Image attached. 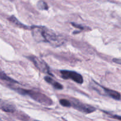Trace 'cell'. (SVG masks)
Returning a JSON list of instances; mask_svg holds the SVG:
<instances>
[{"label":"cell","mask_w":121,"mask_h":121,"mask_svg":"<svg viewBox=\"0 0 121 121\" xmlns=\"http://www.w3.org/2000/svg\"><path fill=\"white\" fill-rule=\"evenodd\" d=\"M16 89L17 92H18L21 95H26L31 98H33L35 100H36L38 102L42 104H45V105H50L51 103L52 102L51 99L47 96L42 94L41 93H39L37 92H34L33 91H29V90H25L23 89Z\"/></svg>","instance_id":"cell-2"},{"label":"cell","mask_w":121,"mask_h":121,"mask_svg":"<svg viewBox=\"0 0 121 121\" xmlns=\"http://www.w3.org/2000/svg\"><path fill=\"white\" fill-rule=\"evenodd\" d=\"M9 21H11V22H13V23L15 24L18 25V26H22V24L21 23V22H20L18 21V20H17V19L14 16H11L10 18H9Z\"/></svg>","instance_id":"cell-12"},{"label":"cell","mask_w":121,"mask_h":121,"mask_svg":"<svg viewBox=\"0 0 121 121\" xmlns=\"http://www.w3.org/2000/svg\"><path fill=\"white\" fill-rule=\"evenodd\" d=\"M44 79L47 83H50L51 85L54 87V88L57 89H62L63 88V86L61 85V84L57 82L54 81V80H53L50 77L46 76L44 78Z\"/></svg>","instance_id":"cell-8"},{"label":"cell","mask_w":121,"mask_h":121,"mask_svg":"<svg viewBox=\"0 0 121 121\" xmlns=\"http://www.w3.org/2000/svg\"><path fill=\"white\" fill-rule=\"evenodd\" d=\"M0 109L4 112L13 113L15 111V106L7 100L0 99Z\"/></svg>","instance_id":"cell-7"},{"label":"cell","mask_w":121,"mask_h":121,"mask_svg":"<svg viewBox=\"0 0 121 121\" xmlns=\"http://www.w3.org/2000/svg\"></svg>","instance_id":"cell-14"},{"label":"cell","mask_w":121,"mask_h":121,"mask_svg":"<svg viewBox=\"0 0 121 121\" xmlns=\"http://www.w3.org/2000/svg\"><path fill=\"white\" fill-rule=\"evenodd\" d=\"M37 7L39 9H41V10H47L48 8V5L47 4V3L42 0H40L38 2Z\"/></svg>","instance_id":"cell-10"},{"label":"cell","mask_w":121,"mask_h":121,"mask_svg":"<svg viewBox=\"0 0 121 121\" xmlns=\"http://www.w3.org/2000/svg\"><path fill=\"white\" fill-rule=\"evenodd\" d=\"M59 102H60V105H62L63 106H65V107H70V106H72L71 102L69 100H67V99H60Z\"/></svg>","instance_id":"cell-11"},{"label":"cell","mask_w":121,"mask_h":121,"mask_svg":"<svg viewBox=\"0 0 121 121\" xmlns=\"http://www.w3.org/2000/svg\"><path fill=\"white\" fill-rule=\"evenodd\" d=\"M71 105L75 109L79 110L80 112H84V113H90L96 111V109L94 107H93V106H91L89 105H86V104H83V103L80 102L78 101V100H76V99L72 100Z\"/></svg>","instance_id":"cell-5"},{"label":"cell","mask_w":121,"mask_h":121,"mask_svg":"<svg viewBox=\"0 0 121 121\" xmlns=\"http://www.w3.org/2000/svg\"><path fill=\"white\" fill-rule=\"evenodd\" d=\"M94 82V83H95V85H94L93 86V87L95 89V90L97 91L98 92H99V93H102V92H104V93L106 94V95L108 96L111 97V98H113V99H115L117 100H120L121 99V95L120 93L117 91H113V90L105 88V87H103V86H99V84H98L97 83H96L95 82Z\"/></svg>","instance_id":"cell-3"},{"label":"cell","mask_w":121,"mask_h":121,"mask_svg":"<svg viewBox=\"0 0 121 121\" xmlns=\"http://www.w3.org/2000/svg\"><path fill=\"white\" fill-rule=\"evenodd\" d=\"M32 34L36 41L49 43L54 46H61L65 43V39L63 37L44 27H33Z\"/></svg>","instance_id":"cell-1"},{"label":"cell","mask_w":121,"mask_h":121,"mask_svg":"<svg viewBox=\"0 0 121 121\" xmlns=\"http://www.w3.org/2000/svg\"><path fill=\"white\" fill-rule=\"evenodd\" d=\"M61 76L64 79H71L73 81L79 84H82L83 79L82 75L77 72L71 70H61Z\"/></svg>","instance_id":"cell-4"},{"label":"cell","mask_w":121,"mask_h":121,"mask_svg":"<svg viewBox=\"0 0 121 121\" xmlns=\"http://www.w3.org/2000/svg\"><path fill=\"white\" fill-rule=\"evenodd\" d=\"M29 58L33 61L35 67L38 69L40 70L41 72H43V73H48L49 74H50L49 73V67L43 60L34 56H30Z\"/></svg>","instance_id":"cell-6"},{"label":"cell","mask_w":121,"mask_h":121,"mask_svg":"<svg viewBox=\"0 0 121 121\" xmlns=\"http://www.w3.org/2000/svg\"><path fill=\"white\" fill-rule=\"evenodd\" d=\"M113 61L115 63H117L121 65V59H113Z\"/></svg>","instance_id":"cell-13"},{"label":"cell","mask_w":121,"mask_h":121,"mask_svg":"<svg viewBox=\"0 0 121 121\" xmlns=\"http://www.w3.org/2000/svg\"><path fill=\"white\" fill-rule=\"evenodd\" d=\"M0 79H1L2 80H5V81L10 83H18L17 82L14 80V79L10 78L9 77H8V76H7V74H5L4 72H0Z\"/></svg>","instance_id":"cell-9"}]
</instances>
